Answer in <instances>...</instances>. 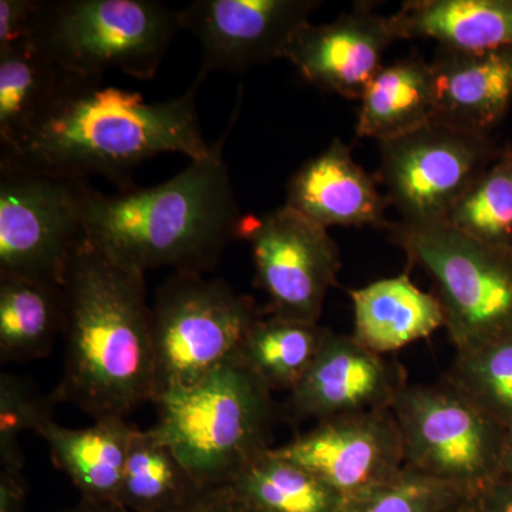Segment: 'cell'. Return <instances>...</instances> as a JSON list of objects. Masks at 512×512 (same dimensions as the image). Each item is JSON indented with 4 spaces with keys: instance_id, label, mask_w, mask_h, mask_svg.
<instances>
[{
    "instance_id": "cell-22",
    "label": "cell",
    "mask_w": 512,
    "mask_h": 512,
    "mask_svg": "<svg viewBox=\"0 0 512 512\" xmlns=\"http://www.w3.org/2000/svg\"><path fill=\"white\" fill-rule=\"evenodd\" d=\"M66 72L35 40L0 50V151H16L52 106Z\"/></svg>"
},
{
    "instance_id": "cell-24",
    "label": "cell",
    "mask_w": 512,
    "mask_h": 512,
    "mask_svg": "<svg viewBox=\"0 0 512 512\" xmlns=\"http://www.w3.org/2000/svg\"><path fill=\"white\" fill-rule=\"evenodd\" d=\"M249 512H338L343 498L315 474L268 448L227 483Z\"/></svg>"
},
{
    "instance_id": "cell-36",
    "label": "cell",
    "mask_w": 512,
    "mask_h": 512,
    "mask_svg": "<svg viewBox=\"0 0 512 512\" xmlns=\"http://www.w3.org/2000/svg\"><path fill=\"white\" fill-rule=\"evenodd\" d=\"M500 480L507 481V483L512 484V430L507 431V436H505Z\"/></svg>"
},
{
    "instance_id": "cell-21",
    "label": "cell",
    "mask_w": 512,
    "mask_h": 512,
    "mask_svg": "<svg viewBox=\"0 0 512 512\" xmlns=\"http://www.w3.org/2000/svg\"><path fill=\"white\" fill-rule=\"evenodd\" d=\"M430 63L413 55L383 66L360 99L357 138L394 140L434 120Z\"/></svg>"
},
{
    "instance_id": "cell-7",
    "label": "cell",
    "mask_w": 512,
    "mask_h": 512,
    "mask_svg": "<svg viewBox=\"0 0 512 512\" xmlns=\"http://www.w3.org/2000/svg\"><path fill=\"white\" fill-rule=\"evenodd\" d=\"M389 234L410 265L433 279L457 352L512 332V247L480 241L446 221L392 222Z\"/></svg>"
},
{
    "instance_id": "cell-5",
    "label": "cell",
    "mask_w": 512,
    "mask_h": 512,
    "mask_svg": "<svg viewBox=\"0 0 512 512\" xmlns=\"http://www.w3.org/2000/svg\"><path fill=\"white\" fill-rule=\"evenodd\" d=\"M180 30L178 10L157 0H40L32 39L73 76L151 80Z\"/></svg>"
},
{
    "instance_id": "cell-17",
    "label": "cell",
    "mask_w": 512,
    "mask_h": 512,
    "mask_svg": "<svg viewBox=\"0 0 512 512\" xmlns=\"http://www.w3.org/2000/svg\"><path fill=\"white\" fill-rule=\"evenodd\" d=\"M434 121L490 136L512 106V47L437 50L430 63Z\"/></svg>"
},
{
    "instance_id": "cell-30",
    "label": "cell",
    "mask_w": 512,
    "mask_h": 512,
    "mask_svg": "<svg viewBox=\"0 0 512 512\" xmlns=\"http://www.w3.org/2000/svg\"><path fill=\"white\" fill-rule=\"evenodd\" d=\"M52 397H43L23 377L0 376V466H23L19 440L23 431L40 429L52 417Z\"/></svg>"
},
{
    "instance_id": "cell-14",
    "label": "cell",
    "mask_w": 512,
    "mask_h": 512,
    "mask_svg": "<svg viewBox=\"0 0 512 512\" xmlns=\"http://www.w3.org/2000/svg\"><path fill=\"white\" fill-rule=\"evenodd\" d=\"M406 373L397 363L360 345L353 336L328 329L315 362L289 393V420L318 421L392 409Z\"/></svg>"
},
{
    "instance_id": "cell-25",
    "label": "cell",
    "mask_w": 512,
    "mask_h": 512,
    "mask_svg": "<svg viewBox=\"0 0 512 512\" xmlns=\"http://www.w3.org/2000/svg\"><path fill=\"white\" fill-rule=\"evenodd\" d=\"M328 329L262 313L248 330L239 359L268 389L291 393L318 356Z\"/></svg>"
},
{
    "instance_id": "cell-32",
    "label": "cell",
    "mask_w": 512,
    "mask_h": 512,
    "mask_svg": "<svg viewBox=\"0 0 512 512\" xmlns=\"http://www.w3.org/2000/svg\"><path fill=\"white\" fill-rule=\"evenodd\" d=\"M167 512H249L228 484L202 487L190 500Z\"/></svg>"
},
{
    "instance_id": "cell-6",
    "label": "cell",
    "mask_w": 512,
    "mask_h": 512,
    "mask_svg": "<svg viewBox=\"0 0 512 512\" xmlns=\"http://www.w3.org/2000/svg\"><path fill=\"white\" fill-rule=\"evenodd\" d=\"M89 177L0 151V274L62 288L87 241Z\"/></svg>"
},
{
    "instance_id": "cell-31",
    "label": "cell",
    "mask_w": 512,
    "mask_h": 512,
    "mask_svg": "<svg viewBox=\"0 0 512 512\" xmlns=\"http://www.w3.org/2000/svg\"><path fill=\"white\" fill-rule=\"evenodd\" d=\"M40 0H0V50L32 39Z\"/></svg>"
},
{
    "instance_id": "cell-27",
    "label": "cell",
    "mask_w": 512,
    "mask_h": 512,
    "mask_svg": "<svg viewBox=\"0 0 512 512\" xmlns=\"http://www.w3.org/2000/svg\"><path fill=\"white\" fill-rule=\"evenodd\" d=\"M444 221L480 241L512 247V147H504Z\"/></svg>"
},
{
    "instance_id": "cell-33",
    "label": "cell",
    "mask_w": 512,
    "mask_h": 512,
    "mask_svg": "<svg viewBox=\"0 0 512 512\" xmlns=\"http://www.w3.org/2000/svg\"><path fill=\"white\" fill-rule=\"evenodd\" d=\"M26 500L23 466H0V512H25Z\"/></svg>"
},
{
    "instance_id": "cell-34",
    "label": "cell",
    "mask_w": 512,
    "mask_h": 512,
    "mask_svg": "<svg viewBox=\"0 0 512 512\" xmlns=\"http://www.w3.org/2000/svg\"><path fill=\"white\" fill-rule=\"evenodd\" d=\"M478 497L483 498L488 512H512V484L507 481L498 480Z\"/></svg>"
},
{
    "instance_id": "cell-3",
    "label": "cell",
    "mask_w": 512,
    "mask_h": 512,
    "mask_svg": "<svg viewBox=\"0 0 512 512\" xmlns=\"http://www.w3.org/2000/svg\"><path fill=\"white\" fill-rule=\"evenodd\" d=\"M215 151L171 180L104 195L93 188L87 201V237L117 264L146 275L154 269L204 275L239 239L242 215L222 158Z\"/></svg>"
},
{
    "instance_id": "cell-35",
    "label": "cell",
    "mask_w": 512,
    "mask_h": 512,
    "mask_svg": "<svg viewBox=\"0 0 512 512\" xmlns=\"http://www.w3.org/2000/svg\"><path fill=\"white\" fill-rule=\"evenodd\" d=\"M60 512H127L120 504L114 503H97V501L83 500L80 498L79 503L73 507L67 508Z\"/></svg>"
},
{
    "instance_id": "cell-16",
    "label": "cell",
    "mask_w": 512,
    "mask_h": 512,
    "mask_svg": "<svg viewBox=\"0 0 512 512\" xmlns=\"http://www.w3.org/2000/svg\"><path fill=\"white\" fill-rule=\"evenodd\" d=\"M377 185L375 175L353 160L348 144L335 138L289 178L285 205L326 229H390V202Z\"/></svg>"
},
{
    "instance_id": "cell-19",
    "label": "cell",
    "mask_w": 512,
    "mask_h": 512,
    "mask_svg": "<svg viewBox=\"0 0 512 512\" xmlns=\"http://www.w3.org/2000/svg\"><path fill=\"white\" fill-rule=\"evenodd\" d=\"M137 427L126 419L96 420L87 429H69L49 419L39 434L49 446L53 464L72 480L83 500L119 504L128 450Z\"/></svg>"
},
{
    "instance_id": "cell-18",
    "label": "cell",
    "mask_w": 512,
    "mask_h": 512,
    "mask_svg": "<svg viewBox=\"0 0 512 512\" xmlns=\"http://www.w3.org/2000/svg\"><path fill=\"white\" fill-rule=\"evenodd\" d=\"M349 295L355 318L352 336L379 355L429 338L444 326L436 295L417 288L407 272L350 289Z\"/></svg>"
},
{
    "instance_id": "cell-11",
    "label": "cell",
    "mask_w": 512,
    "mask_h": 512,
    "mask_svg": "<svg viewBox=\"0 0 512 512\" xmlns=\"http://www.w3.org/2000/svg\"><path fill=\"white\" fill-rule=\"evenodd\" d=\"M239 239L251 245L255 285L268 296L266 315L318 323L342 268L328 229L292 208L244 215Z\"/></svg>"
},
{
    "instance_id": "cell-10",
    "label": "cell",
    "mask_w": 512,
    "mask_h": 512,
    "mask_svg": "<svg viewBox=\"0 0 512 512\" xmlns=\"http://www.w3.org/2000/svg\"><path fill=\"white\" fill-rule=\"evenodd\" d=\"M490 136L430 121L380 143L375 178L404 222L444 221L470 185L503 153Z\"/></svg>"
},
{
    "instance_id": "cell-23",
    "label": "cell",
    "mask_w": 512,
    "mask_h": 512,
    "mask_svg": "<svg viewBox=\"0 0 512 512\" xmlns=\"http://www.w3.org/2000/svg\"><path fill=\"white\" fill-rule=\"evenodd\" d=\"M64 322L63 288L0 274V360L32 362L49 356Z\"/></svg>"
},
{
    "instance_id": "cell-15",
    "label": "cell",
    "mask_w": 512,
    "mask_h": 512,
    "mask_svg": "<svg viewBox=\"0 0 512 512\" xmlns=\"http://www.w3.org/2000/svg\"><path fill=\"white\" fill-rule=\"evenodd\" d=\"M393 42L389 16L360 3L325 25L306 23L293 35L284 59L323 92L360 100Z\"/></svg>"
},
{
    "instance_id": "cell-28",
    "label": "cell",
    "mask_w": 512,
    "mask_h": 512,
    "mask_svg": "<svg viewBox=\"0 0 512 512\" xmlns=\"http://www.w3.org/2000/svg\"><path fill=\"white\" fill-rule=\"evenodd\" d=\"M447 380L504 430H512V332L458 350Z\"/></svg>"
},
{
    "instance_id": "cell-4",
    "label": "cell",
    "mask_w": 512,
    "mask_h": 512,
    "mask_svg": "<svg viewBox=\"0 0 512 512\" xmlns=\"http://www.w3.org/2000/svg\"><path fill=\"white\" fill-rule=\"evenodd\" d=\"M154 433L180 458L201 487L227 484L248 461L268 450L275 404L271 389L241 359L210 376L161 394Z\"/></svg>"
},
{
    "instance_id": "cell-9",
    "label": "cell",
    "mask_w": 512,
    "mask_h": 512,
    "mask_svg": "<svg viewBox=\"0 0 512 512\" xmlns=\"http://www.w3.org/2000/svg\"><path fill=\"white\" fill-rule=\"evenodd\" d=\"M390 410L402 436L404 466L470 497L500 480L507 430L450 380L406 384Z\"/></svg>"
},
{
    "instance_id": "cell-29",
    "label": "cell",
    "mask_w": 512,
    "mask_h": 512,
    "mask_svg": "<svg viewBox=\"0 0 512 512\" xmlns=\"http://www.w3.org/2000/svg\"><path fill=\"white\" fill-rule=\"evenodd\" d=\"M470 495L404 466L396 476L352 497L338 512H447Z\"/></svg>"
},
{
    "instance_id": "cell-26",
    "label": "cell",
    "mask_w": 512,
    "mask_h": 512,
    "mask_svg": "<svg viewBox=\"0 0 512 512\" xmlns=\"http://www.w3.org/2000/svg\"><path fill=\"white\" fill-rule=\"evenodd\" d=\"M173 448L137 427L121 481L119 504L127 512H167L201 490Z\"/></svg>"
},
{
    "instance_id": "cell-2",
    "label": "cell",
    "mask_w": 512,
    "mask_h": 512,
    "mask_svg": "<svg viewBox=\"0 0 512 512\" xmlns=\"http://www.w3.org/2000/svg\"><path fill=\"white\" fill-rule=\"evenodd\" d=\"M204 80L198 73L181 96L147 103L140 93L104 86L103 79L66 73L52 106L9 153L56 170L97 174L119 191L130 190L134 171L150 158L175 153L191 161L214 153L197 110Z\"/></svg>"
},
{
    "instance_id": "cell-1",
    "label": "cell",
    "mask_w": 512,
    "mask_h": 512,
    "mask_svg": "<svg viewBox=\"0 0 512 512\" xmlns=\"http://www.w3.org/2000/svg\"><path fill=\"white\" fill-rule=\"evenodd\" d=\"M66 359L53 402L96 420L120 417L156 394L146 275L84 242L64 279Z\"/></svg>"
},
{
    "instance_id": "cell-13",
    "label": "cell",
    "mask_w": 512,
    "mask_h": 512,
    "mask_svg": "<svg viewBox=\"0 0 512 512\" xmlns=\"http://www.w3.org/2000/svg\"><path fill=\"white\" fill-rule=\"evenodd\" d=\"M275 450L343 500L390 480L404 467L402 436L390 409L318 421Z\"/></svg>"
},
{
    "instance_id": "cell-8",
    "label": "cell",
    "mask_w": 512,
    "mask_h": 512,
    "mask_svg": "<svg viewBox=\"0 0 512 512\" xmlns=\"http://www.w3.org/2000/svg\"><path fill=\"white\" fill-rule=\"evenodd\" d=\"M264 313L222 279L173 274L151 308L156 394L200 382L239 359L242 343Z\"/></svg>"
},
{
    "instance_id": "cell-20",
    "label": "cell",
    "mask_w": 512,
    "mask_h": 512,
    "mask_svg": "<svg viewBox=\"0 0 512 512\" xmlns=\"http://www.w3.org/2000/svg\"><path fill=\"white\" fill-rule=\"evenodd\" d=\"M389 19L396 40L429 39L457 52L512 47V0H412Z\"/></svg>"
},
{
    "instance_id": "cell-12",
    "label": "cell",
    "mask_w": 512,
    "mask_h": 512,
    "mask_svg": "<svg viewBox=\"0 0 512 512\" xmlns=\"http://www.w3.org/2000/svg\"><path fill=\"white\" fill-rule=\"evenodd\" d=\"M319 5L313 0H197L178 10V19L200 40L198 73L207 77L284 59L293 35Z\"/></svg>"
}]
</instances>
